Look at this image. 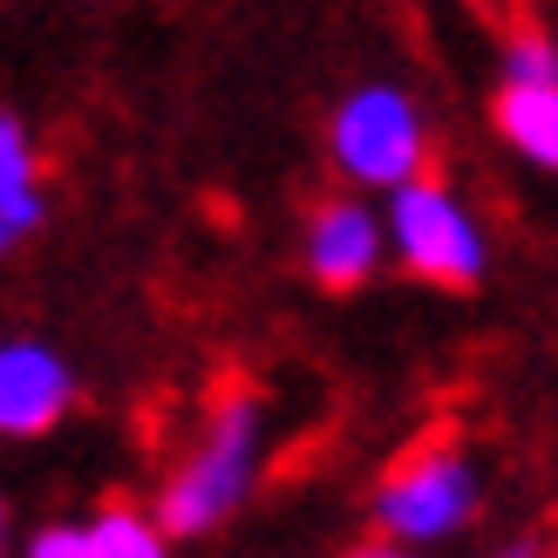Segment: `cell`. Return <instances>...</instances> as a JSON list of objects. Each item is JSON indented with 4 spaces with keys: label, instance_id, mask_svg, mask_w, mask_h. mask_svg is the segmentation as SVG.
Listing matches in <instances>:
<instances>
[{
    "label": "cell",
    "instance_id": "cell-1",
    "mask_svg": "<svg viewBox=\"0 0 558 558\" xmlns=\"http://www.w3.org/2000/svg\"><path fill=\"white\" fill-rule=\"evenodd\" d=\"M266 463V402L253 388H226L211 402L205 429L191 436L184 463L163 477L157 490V524L171 538H205L226 518H239V505L253 497Z\"/></svg>",
    "mask_w": 558,
    "mask_h": 558
},
{
    "label": "cell",
    "instance_id": "cell-2",
    "mask_svg": "<svg viewBox=\"0 0 558 558\" xmlns=\"http://www.w3.org/2000/svg\"><path fill=\"white\" fill-rule=\"evenodd\" d=\"M327 157L361 191H402L429 178V123L402 82H354L327 117Z\"/></svg>",
    "mask_w": 558,
    "mask_h": 558
},
{
    "label": "cell",
    "instance_id": "cell-3",
    "mask_svg": "<svg viewBox=\"0 0 558 558\" xmlns=\"http://www.w3.org/2000/svg\"><path fill=\"white\" fill-rule=\"evenodd\" d=\"M484 505V477L457 442H415L402 463H388L368 490V518L388 545H442L457 538Z\"/></svg>",
    "mask_w": 558,
    "mask_h": 558
},
{
    "label": "cell",
    "instance_id": "cell-4",
    "mask_svg": "<svg viewBox=\"0 0 558 558\" xmlns=\"http://www.w3.org/2000/svg\"><path fill=\"white\" fill-rule=\"evenodd\" d=\"M388 253L415 279L450 287V293H470L490 272V245H484L477 211L442 178H415L402 191H388Z\"/></svg>",
    "mask_w": 558,
    "mask_h": 558
},
{
    "label": "cell",
    "instance_id": "cell-5",
    "mask_svg": "<svg viewBox=\"0 0 558 558\" xmlns=\"http://www.w3.org/2000/svg\"><path fill=\"white\" fill-rule=\"evenodd\" d=\"M75 409V368L35 333L0 341V436H48Z\"/></svg>",
    "mask_w": 558,
    "mask_h": 558
},
{
    "label": "cell",
    "instance_id": "cell-6",
    "mask_svg": "<svg viewBox=\"0 0 558 558\" xmlns=\"http://www.w3.org/2000/svg\"><path fill=\"white\" fill-rule=\"evenodd\" d=\"M381 253H388V218H375L361 198H327L306 218V272H314V287H327V293L368 287Z\"/></svg>",
    "mask_w": 558,
    "mask_h": 558
},
{
    "label": "cell",
    "instance_id": "cell-7",
    "mask_svg": "<svg viewBox=\"0 0 558 558\" xmlns=\"http://www.w3.org/2000/svg\"><path fill=\"white\" fill-rule=\"evenodd\" d=\"M490 123L524 163L558 178V82H505L490 102Z\"/></svg>",
    "mask_w": 558,
    "mask_h": 558
},
{
    "label": "cell",
    "instance_id": "cell-8",
    "mask_svg": "<svg viewBox=\"0 0 558 558\" xmlns=\"http://www.w3.org/2000/svg\"><path fill=\"white\" fill-rule=\"evenodd\" d=\"M48 218V198H41V163H35V144H27L21 117L0 109V226L14 239H27Z\"/></svg>",
    "mask_w": 558,
    "mask_h": 558
},
{
    "label": "cell",
    "instance_id": "cell-9",
    "mask_svg": "<svg viewBox=\"0 0 558 558\" xmlns=\"http://www.w3.org/2000/svg\"><path fill=\"white\" fill-rule=\"evenodd\" d=\"M89 538H96V558H171V532L150 511H130V505L96 511Z\"/></svg>",
    "mask_w": 558,
    "mask_h": 558
},
{
    "label": "cell",
    "instance_id": "cell-10",
    "mask_svg": "<svg viewBox=\"0 0 558 558\" xmlns=\"http://www.w3.org/2000/svg\"><path fill=\"white\" fill-rule=\"evenodd\" d=\"M505 82H558V41L538 27H518L505 41Z\"/></svg>",
    "mask_w": 558,
    "mask_h": 558
},
{
    "label": "cell",
    "instance_id": "cell-11",
    "mask_svg": "<svg viewBox=\"0 0 558 558\" xmlns=\"http://www.w3.org/2000/svg\"><path fill=\"white\" fill-rule=\"evenodd\" d=\"M21 558H96V538H89V524H41Z\"/></svg>",
    "mask_w": 558,
    "mask_h": 558
},
{
    "label": "cell",
    "instance_id": "cell-12",
    "mask_svg": "<svg viewBox=\"0 0 558 558\" xmlns=\"http://www.w3.org/2000/svg\"><path fill=\"white\" fill-rule=\"evenodd\" d=\"M348 558H415L409 545H388V538H375V545H354Z\"/></svg>",
    "mask_w": 558,
    "mask_h": 558
},
{
    "label": "cell",
    "instance_id": "cell-13",
    "mask_svg": "<svg viewBox=\"0 0 558 558\" xmlns=\"http://www.w3.org/2000/svg\"><path fill=\"white\" fill-rule=\"evenodd\" d=\"M497 558H538L532 545H505V551H497Z\"/></svg>",
    "mask_w": 558,
    "mask_h": 558
},
{
    "label": "cell",
    "instance_id": "cell-14",
    "mask_svg": "<svg viewBox=\"0 0 558 558\" xmlns=\"http://www.w3.org/2000/svg\"><path fill=\"white\" fill-rule=\"evenodd\" d=\"M0 558H8V505H0Z\"/></svg>",
    "mask_w": 558,
    "mask_h": 558
},
{
    "label": "cell",
    "instance_id": "cell-15",
    "mask_svg": "<svg viewBox=\"0 0 558 558\" xmlns=\"http://www.w3.org/2000/svg\"><path fill=\"white\" fill-rule=\"evenodd\" d=\"M8 245H21V239H14V232H8V226H0V259H8Z\"/></svg>",
    "mask_w": 558,
    "mask_h": 558
}]
</instances>
